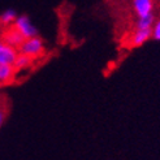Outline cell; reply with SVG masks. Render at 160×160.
Wrapping results in <instances>:
<instances>
[{
	"instance_id": "obj_5",
	"label": "cell",
	"mask_w": 160,
	"mask_h": 160,
	"mask_svg": "<svg viewBox=\"0 0 160 160\" xmlns=\"http://www.w3.org/2000/svg\"><path fill=\"white\" fill-rule=\"evenodd\" d=\"M2 41H4L5 43H8L9 46L14 47V48H20V46L23 43V41H25V38H23L21 35L20 31L16 29L13 25L12 26H8L7 30H5V33L3 34V39Z\"/></svg>"
},
{
	"instance_id": "obj_13",
	"label": "cell",
	"mask_w": 160,
	"mask_h": 160,
	"mask_svg": "<svg viewBox=\"0 0 160 160\" xmlns=\"http://www.w3.org/2000/svg\"><path fill=\"white\" fill-rule=\"evenodd\" d=\"M0 25H2V21H0Z\"/></svg>"
},
{
	"instance_id": "obj_4",
	"label": "cell",
	"mask_w": 160,
	"mask_h": 160,
	"mask_svg": "<svg viewBox=\"0 0 160 160\" xmlns=\"http://www.w3.org/2000/svg\"><path fill=\"white\" fill-rule=\"evenodd\" d=\"M18 55V50L9 46L4 41L0 39V64H7V65H13V62Z\"/></svg>"
},
{
	"instance_id": "obj_6",
	"label": "cell",
	"mask_w": 160,
	"mask_h": 160,
	"mask_svg": "<svg viewBox=\"0 0 160 160\" xmlns=\"http://www.w3.org/2000/svg\"><path fill=\"white\" fill-rule=\"evenodd\" d=\"M151 39V29H135L129 39L132 47L143 46L147 41Z\"/></svg>"
},
{
	"instance_id": "obj_3",
	"label": "cell",
	"mask_w": 160,
	"mask_h": 160,
	"mask_svg": "<svg viewBox=\"0 0 160 160\" xmlns=\"http://www.w3.org/2000/svg\"><path fill=\"white\" fill-rule=\"evenodd\" d=\"M132 8L137 18L146 17V16L154 14L155 2L154 0H132Z\"/></svg>"
},
{
	"instance_id": "obj_12",
	"label": "cell",
	"mask_w": 160,
	"mask_h": 160,
	"mask_svg": "<svg viewBox=\"0 0 160 160\" xmlns=\"http://www.w3.org/2000/svg\"><path fill=\"white\" fill-rule=\"evenodd\" d=\"M5 118H7V109L5 108H0V128L3 126Z\"/></svg>"
},
{
	"instance_id": "obj_10",
	"label": "cell",
	"mask_w": 160,
	"mask_h": 160,
	"mask_svg": "<svg viewBox=\"0 0 160 160\" xmlns=\"http://www.w3.org/2000/svg\"><path fill=\"white\" fill-rule=\"evenodd\" d=\"M155 14L146 16V17H139L135 21V29H151L155 22Z\"/></svg>"
},
{
	"instance_id": "obj_9",
	"label": "cell",
	"mask_w": 160,
	"mask_h": 160,
	"mask_svg": "<svg viewBox=\"0 0 160 160\" xmlns=\"http://www.w3.org/2000/svg\"><path fill=\"white\" fill-rule=\"evenodd\" d=\"M16 18H17V13L13 9H7L0 14V21H2V25L4 26H12Z\"/></svg>"
},
{
	"instance_id": "obj_2",
	"label": "cell",
	"mask_w": 160,
	"mask_h": 160,
	"mask_svg": "<svg viewBox=\"0 0 160 160\" xmlns=\"http://www.w3.org/2000/svg\"><path fill=\"white\" fill-rule=\"evenodd\" d=\"M13 26L17 29L21 35L28 39V38H33V37H37L38 35V30L37 28L33 25V22L30 21V18L28 17L26 14H21V16H17L16 18Z\"/></svg>"
},
{
	"instance_id": "obj_11",
	"label": "cell",
	"mask_w": 160,
	"mask_h": 160,
	"mask_svg": "<svg viewBox=\"0 0 160 160\" xmlns=\"http://www.w3.org/2000/svg\"><path fill=\"white\" fill-rule=\"evenodd\" d=\"M151 38L154 41L160 42V18L155 20L152 28H151Z\"/></svg>"
},
{
	"instance_id": "obj_1",
	"label": "cell",
	"mask_w": 160,
	"mask_h": 160,
	"mask_svg": "<svg viewBox=\"0 0 160 160\" xmlns=\"http://www.w3.org/2000/svg\"><path fill=\"white\" fill-rule=\"evenodd\" d=\"M46 48H44V42L42 41L38 35L33 37V38H28L23 41V43L18 48V53H23L28 55L33 59H38L44 53Z\"/></svg>"
},
{
	"instance_id": "obj_8",
	"label": "cell",
	"mask_w": 160,
	"mask_h": 160,
	"mask_svg": "<svg viewBox=\"0 0 160 160\" xmlns=\"http://www.w3.org/2000/svg\"><path fill=\"white\" fill-rule=\"evenodd\" d=\"M16 70L13 65H7V64H0V83L11 82L14 77Z\"/></svg>"
},
{
	"instance_id": "obj_7",
	"label": "cell",
	"mask_w": 160,
	"mask_h": 160,
	"mask_svg": "<svg viewBox=\"0 0 160 160\" xmlns=\"http://www.w3.org/2000/svg\"><path fill=\"white\" fill-rule=\"evenodd\" d=\"M34 60L35 59L30 58L28 55L18 53L13 62V68H14V70H29L31 68V65H33Z\"/></svg>"
}]
</instances>
